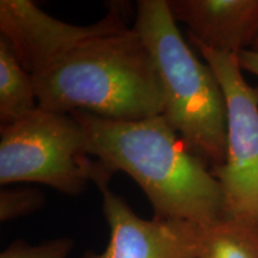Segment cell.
Wrapping results in <instances>:
<instances>
[{
    "instance_id": "cell-3",
    "label": "cell",
    "mask_w": 258,
    "mask_h": 258,
    "mask_svg": "<svg viewBox=\"0 0 258 258\" xmlns=\"http://www.w3.org/2000/svg\"><path fill=\"white\" fill-rule=\"evenodd\" d=\"M134 29L152 54L164 93L163 116L190 150L221 166L227 145V109L212 67L200 61L177 28L166 0H140Z\"/></svg>"
},
{
    "instance_id": "cell-2",
    "label": "cell",
    "mask_w": 258,
    "mask_h": 258,
    "mask_svg": "<svg viewBox=\"0 0 258 258\" xmlns=\"http://www.w3.org/2000/svg\"><path fill=\"white\" fill-rule=\"evenodd\" d=\"M32 79L44 110L86 111L124 122L164 111L156 63L134 28L85 42Z\"/></svg>"
},
{
    "instance_id": "cell-11",
    "label": "cell",
    "mask_w": 258,
    "mask_h": 258,
    "mask_svg": "<svg viewBox=\"0 0 258 258\" xmlns=\"http://www.w3.org/2000/svg\"><path fill=\"white\" fill-rule=\"evenodd\" d=\"M40 189L29 185H3L0 190V221L6 222L27 217L44 206Z\"/></svg>"
},
{
    "instance_id": "cell-1",
    "label": "cell",
    "mask_w": 258,
    "mask_h": 258,
    "mask_svg": "<svg viewBox=\"0 0 258 258\" xmlns=\"http://www.w3.org/2000/svg\"><path fill=\"white\" fill-rule=\"evenodd\" d=\"M71 115L84 129L88 152L114 172L128 173L154 217L202 226L224 217L220 183L163 115L127 122L86 111Z\"/></svg>"
},
{
    "instance_id": "cell-7",
    "label": "cell",
    "mask_w": 258,
    "mask_h": 258,
    "mask_svg": "<svg viewBox=\"0 0 258 258\" xmlns=\"http://www.w3.org/2000/svg\"><path fill=\"white\" fill-rule=\"evenodd\" d=\"M99 191L110 237L104 250L88 251L83 258H199L202 225L157 217L145 220L109 186Z\"/></svg>"
},
{
    "instance_id": "cell-13",
    "label": "cell",
    "mask_w": 258,
    "mask_h": 258,
    "mask_svg": "<svg viewBox=\"0 0 258 258\" xmlns=\"http://www.w3.org/2000/svg\"><path fill=\"white\" fill-rule=\"evenodd\" d=\"M238 61L243 71H247V72L258 76V54L254 51L246 49L241 50L240 53L237 54Z\"/></svg>"
},
{
    "instance_id": "cell-4",
    "label": "cell",
    "mask_w": 258,
    "mask_h": 258,
    "mask_svg": "<svg viewBox=\"0 0 258 258\" xmlns=\"http://www.w3.org/2000/svg\"><path fill=\"white\" fill-rule=\"evenodd\" d=\"M114 171L88 152L84 129L71 114L40 106L0 127V184L41 183L76 196L89 182L109 186Z\"/></svg>"
},
{
    "instance_id": "cell-12",
    "label": "cell",
    "mask_w": 258,
    "mask_h": 258,
    "mask_svg": "<svg viewBox=\"0 0 258 258\" xmlns=\"http://www.w3.org/2000/svg\"><path fill=\"white\" fill-rule=\"evenodd\" d=\"M73 246L71 238H57L38 245L18 240L9 245L0 258H67Z\"/></svg>"
},
{
    "instance_id": "cell-10",
    "label": "cell",
    "mask_w": 258,
    "mask_h": 258,
    "mask_svg": "<svg viewBox=\"0 0 258 258\" xmlns=\"http://www.w3.org/2000/svg\"><path fill=\"white\" fill-rule=\"evenodd\" d=\"M199 258H258V226L225 217L203 226Z\"/></svg>"
},
{
    "instance_id": "cell-5",
    "label": "cell",
    "mask_w": 258,
    "mask_h": 258,
    "mask_svg": "<svg viewBox=\"0 0 258 258\" xmlns=\"http://www.w3.org/2000/svg\"><path fill=\"white\" fill-rule=\"evenodd\" d=\"M220 83L227 109V145L212 169L224 196V217L258 226V88L243 77L237 54L194 43Z\"/></svg>"
},
{
    "instance_id": "cell-14",
    "label": "cell",
    "mask_w": 258,
    "mask_h": 258,
    "mask_svg": "<svg viewBox=\"0 0 258 258\" xmlns=\"http://www.w3.org/2000/svg\"><path fill=\"white\" fill-rule=\"evenodd\" d=\"M250 50H252V51H254V53L258 54V34H257L256 38H254V41H253L252 46H251V48H250Z\"/></svg>"
},
{
    "instance_id": "cell-9",
    "label": "cell",
    "mask_w": 258,
    "mask_h": 258,
    "mask_svg": "<svg viewBox=\"0 0 258 258\" xmlns=\"http://www.w3.org/2000/svg\"><path fill=\"white\" fill-rule=\"evenodd\" d=\"M38 108L34 79L23 69L4 36H0V127L21 121Z\"/></svg>"
},
{
    "instance_id": "cell-8",
    "label": "cell",
    "mask_w": 258,
    "mask_h": 258,
    "mask_svg": "<svg viewBox=\"0 0 258 258\" xmlns=\"http://www.w3.org/2000/svg\"><path fill=\"white\" fill-rule=\"evenodd\" d=\"M175 21L188 25L191 43L238 54L258 34V0H171Z\"/></svg>"
},
{
    "instance_id": "cell-6",
    "label": "cell",
    "mask_w": 258,
    "mask_h": 258,
    "mask_svg": "<svg viewBox=\"0 0 258 258\" xmlns=\"http://www.w3.org/2000/svg\"><path fill=\"white\" fill-rule=\"evenodd\" d=\"M127 28L118 4H111L108 14L95 24L74 25L51 17L30 0L0 2L2 36L9 41L19 63L31 76L85 42Z\"/></svg>"
}]
</instances>
